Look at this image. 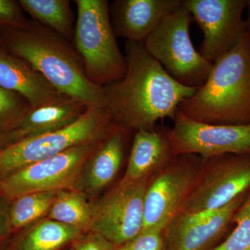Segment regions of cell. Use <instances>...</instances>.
Here are the masks:
<instances>
[{
    "instance_id": "cell-1",
    "label": "cell",
    "mask_w": 250,
    "mask_h": 250,
    "mask_svg": "<svg viewBox=\"0 0 250 250\" xmlns=\"http://www.w3.org/2000/svg\"><path fill=\"white\" fill-rule=\"evenodd\" d=\"M126 71L105 85V107L123 129L152 130L160 120H173L179 106L197 88L181 84L145 48L142 42H125Z\"/></svg>"
},
{
    "instance_id": "cell-2",
    "label": "cell",
    "mask_w": 250,
    "mask_h": 250,
    "mask_svg": "<svg viewBox=\"0 0 250 250\" xmlns=\"http://www.w3.org/2000/svg\"><path fill=\"white\" fill-rule=\"evenodd\" d=\"M1 31L7 52L29 62L60 93L88 106L105 107L104 88L88 80L80 54L65 38L35 21L25 29Z\"/></svg>"
},
{
    "instance_id": "cell-3",
    "label": "cell",
    "mask_w": 250,
    "mask_h": 250,
    "mask_svg": "<svg viewBox=\"0 0 250 250\" xmlns=\"http://www.w3.org/2000/svg\"><path fill=\"white\" fill-rule=\"evenodd\" d=\"M246 27L231 50L213 63L209 76L179 109L211 125H250V0Z\"/></svg>"
},
{
    "instance_id": "cell-4",
    "label": "cell",
    "mask_w": 250,
    "mask_h": 250,
    "mask_svg": "<svg viewBox=\"0 0 250 250\" xmlns=\"http://www.w3.org/2000/svg\"><path fill=\"white\" fill-rule=\"evenodd\" d=\"M75 4L77 20L74 39L85 75L101 86L121 80L126 74V59L112 28L109 1L76 0Z\"/></svg>"
},
{
    "instance_id": "cell-5",
    "label": "cell",
    "mask_w": 250,
    "mask_h": 250,
    "mask_svg": "<svg viewBox=\"0 0 250 250\" xmlns=\"http://www.w3.org/2000/svg\"><path fill=\"white\" fill-rule=\"evenodd\" d=\"M114 124L106 108L88 106L77 121L63 129L11 143L0 150V179L77 145L102 139Z\"/></svg>"
},
{
    "instance_id": "cell-6",
    "label": "cell",
    "mask_w": 250,
    "mask_h": 250,
    "mask_svg": "<svg viewBox=\"0 0 250 250\" xmlns=\"http://www.w3.org/2000/svg\"><path fill=\"white\" fill-rule=\"evenodd\" d=\"M192 15L183 6L167 16L144 41L143 45L174 80L198 89L208 80L213 64L192 45Z\"/></svg>"
},
{
    "instance_id": "cell-7",
    "label": "cell",
    "mask_w": 250,
    "mask_h": 250,
    "mask_svg": "<svg viewBox=\"0 0 250 250\" xmlns=\"http://www.w3.org/2000/svg\"><path fill=\"white\" fill-rule=\"evenodd\" d=\"M104 137L77 145L0 179V197L11 201L26 194L68 189L80 178L87 161Z\"/></svg>"
},
{
    "instance_id": "cell-8",
    "label": "cell",
    "mask_w": 250,
    "mask_h": 250,
    "mask_svg": "<svg viewBox=\"0 0 250 250\" xmlns=\"http://www.w3.org/2000/svg\"><path fill=\"white\" fill-rule=\"evenodd\" d=\"M202 167L180 213L213 211L250 190V155L203 159Z\"/></svg>"
},
{
    "instance_id": "cell-9",
    "label": "cell",
    "mask_w": 250,
    "mask_h": 250,
    "mask_svg": "<svg viewBox=\"0 0 250 250\" xmlns=\"http://www.w3.org/2000/svg\"><path fill=\"white\" fill-rule=\"evenodd\" d=\"M174 157L148 185L142 231H165L180 213L198 177L202 163L197 155Z\"/></svg>"
},
{
    "instance_id": "cell-10",
    "label": "cell",
    "mask_w": 250,
    "mask_h": 250,
    "mask_svg": "<svg viewBox=\"0 0 250 250\" xmlns=\"http://www.w3.org/2000/svg\"><path fill=\"white\" fill-rule=\"evenodd\" d=\"M174 156L210 159L225 154L250 155V125H211L192 120L178 110L172 128L166 129Z\"/></svg>"
},
{
    "instance_id": "cell-11",
    "label": "cell",
    "mask_w": 250,
    "mask_h": 250,
    "mask_svg": "<svg viewBox=\"0 0 250 250\" xmlns=\"http://www.w3.org/2000/svg\"><path fill=\"white\" fill-rule=\"evenodd\" d=\"M149 178L108 192L93 207L90 230L115 246L133 239L141 232L144 200Z\"/></svg>"
},
{
    "instance_id": "cell-12",
    "label": "cell",
    "mask_w": 250,
    "mask_h": 250,
    "mask_svg": "<svg viewBox=\"0 0 250 250\" xmlns=\"http://www.w3.org/2000/svg\"><path fill=\"white\" fill-rule=\"evenodd\" d=\"M248 0H184V6L203 32L200 53L214 63L236 45L246 27Z\"/></svg>"
},
{
    "instance_id": "cell-13",
    "label": "cell",
    "mask_w": 250,
    "mask_h": 250,
    "mask_svg": "<svg viewBox=\"0 0 250 250\" xmlns=\"http://www.w3.org/2000/svg\"><path fill=\"white\" fill-rule=\"evenodd\" d=\"M248 192L220 209L179 213L164 231L166 250H210L214 248L233 224V216Z\"/></svg>"
},
{
    "instance_id": "cell-14",
    "label": "cell",
    "mask_w": 250,
    "mask_h": 250,
    "mask_svg": "<svg viewBox=\"0 0 250 250\" xmlns=\"http://www.w3.org/2000/svg\"><path fill=\"white\" fill-rule=\"evenodd\" d=\"M184 0H116L109 6L116 37L141 42L167 16L184 6Z\"/></svg>"
},
{
    "instance_id": "cell-15",
    "label": "cell",
    "mask_w": 250,
    "mask_h": 250,
    "mask_svg": "<svg viewBox=\"0 0 250 250\" xmlns=\"http://www.w3.org/2000/svg\"><path fill=\"white\" fill-rule=\"evenodd\" d=\"M88 106L64 95L39 107L30 108L9 132L11 143L63 129L75 123Z\"/></svg>"
},
{
    "instance_id": "cell-16",
    "label": "cell",
    "mask_w": 250,
    "mask_h": 250,
    "mask_svg": "<svg viewBox=\"0 0 250 250\" xmlns=\"http://www.w3.org/2000/svg\"><path fill=\"white\" fill-rule=\"evenodd\" d=\"M0 86L19 94L30 108L39 107L64 95L29 62L0 49Z\"/></svg>"
},
{
    "instance_id": "cell-17",
    "label": "cell",
    "mask_w": 250,
    "mask_h": 250,
    "mask_svg": "<svg viewBox=\"0 0 250 250\" xmlns=\"http://www.w3.org/2000/svg\"><path fill=\"white\" fill-rule=\"evenodd\" d=\"M174 158L165 130H140L135 134L127 167L118 184L131 185L150 177Z\"/></svg>"
},
{
    "instance_id": "cell-18",
    "label": "cell",
    "mask_w": 250,
    "mask_h": 250,
    "mask_svg": "<svg viewBox=\"0 0 250 250\" xmlns=\"http://www.w3.org/2000/svg\"><path fill=\"white\" fill-rule=\"evenodd\" d=\"M126 131L115 123L105 136L87 161L85 172L80 177L82 189L94 193L115 179L124 161Z\"/></svg>"
},
{
    "instance_id": "cell-19",
    "label": "cell",
    "mask_w": 250,
    "mask_h": 250,
    "mask_svg": "<svg viewBox=\"0 0 250 250\" xmlns=\"http://www.w3.org/2000/svg\"><path fill=\"white\" fill-rule=\"evenodd\" d=\"M82 231L55 220L38 224L20 237L13 250H58L80 239Z\"/></svg>"
},
{
    "instance_id": "cell-20",
    "label": "cell",
    "mask_w": 250,
    "mask_h": 250,
    "mask_svg": "<svg viewBox=\"0 0 250 250\" xmlns=\"http://www.w3.org/2000/svg\"><path fill=\"white\" fill-rule=\"evenodd\" d=\"M34 21L70 40L74 36L73 15L69 0H20Z\"/></svg>"
},
{
    "instance_id": "cell-21",
    "label": "cell",
    "mask_w": 250,
    "mask_h": 250,
    "mask_svg": "<svg viewBox=\"0 0 250 250\" xmlns=\"http://www.w3.org/2000/svg\"><path fill=\"white\" fill-rule=\"evenodd\" d=\"M93 207L82 192L59 190L49 211V218L82 231L89 229Z\"/></svg>"
},
{
    "instance_id": "cell-22",
    "label": "cell",
    "mask_w": 250,
    "mask_h": 250,
    "mask_svg": "<svg viewBox=\"0 0 250 250\" xmlns=\"http://www.w3.org/2000/svg\"><path fill=\"white\" fill-rule=\"evenodd\" d=\"M57 192H34L11 200L8 209V222L11 232L25 228L49 213Z\"/></svg>"
},
{
    "instance_id": "cell-23",
    "label": "cell",
    "mask_w": 250,
    "mask_h": 250,
    "mask_svg": "<svg viewBox=\"0 0 250 250\" xmlns=\"http://www.w3.org/2000/svg\"><path fill=\"white\" fill-rule=\"evenodd\" d=\"M233 231L210 250H250V190L233 216Z\"/></svg>"
},
{
    "instance_id": "cell-24",
    "label": "cell",
    "mask_w": 250,
    "mask_h": 250,
    "mask_svg": "<svg viewBox=\"0 0 250 250\" xmlns=\"http://www.w3.org/2000/svg\"><path fill=\"white\" fill-rule=\"evenodd\" d=\"M29 108L21 95L0 86V130L9 131Z\"/></svg>"
},
{
    "instance_id": "cell-25",
    "label": "cell",
    "mask_w": 250,
    "mask_h": 250,
    "mask_svg": "<svg viewBox=\"0 0 250 250\" xmlns=\"http://www.w3.org/2000/svg\"><path fill=\"white\" fill-rule=\"evenodd\" d=\"M113 250H166L164 231L155 229L141 231L133 239L114 246Z\"/></svg>"
},
{
    "instance_id": "cell-26",
    "label": "cell",
    "mask_w": 250,
    "mask_h": 250,
    "mask_svg": "<svg viewBox=\"0 0 250 250\" xmlns=\"http://www.w3.org/2000/svg\"><path fill=\"white\" fill-rule=\"evenodd\" d=\"M19 1L0 0V27L25 29L29 22L22 13Z\"/></svg>"
},
{
    "instance_id": "cell-27",
    "label": "cell",
    "mask_w": 250,
    "mask_h": 250,
    "mask_svg": "<svg viewBox=\"0 0 250 250\" xmlns=\"http://www.w3.org/2000/svg\"><path fill=\"white\" fill-rule=\"evenodd\" d=\"M114 245L96 233H92L81 238L75 245L74 250H113Z\"/></svg>"
},
{
    "instance_id": "cell-28",
    "label": "cell",
    "mask_w": 250,
    "mask_h": 250,
    "mask_svg": "<svg viewBox=\"0 0 250 250\" xmlns=\"http://www.w3.org/2000/svg\"><path fill=\"white\" fill-rule=\"evenodd\" d=\"M9 203V200L0 197V242L9 238L12 233L8 222Z\"/></svg>"
},
{
    "instance_id": "cell-29",
    "label": "cell",
    "mask_w": 250,
    "mask_h": 250,
    "mask_svg": "<svg viewBox=\"0 0 250 250\" xmlns=\"http://www.w3.org/2000/svg\"><path fill=\"white\" fill-rule=\"evenodd\" d=\"M9 144H11V140L9 132L0 130V150Z\"/></svg>"
},
{
    "instance_id": "cell-30",
    "label": "cell",
    "mask_w": 250,
    "mask_h": 250,
    "mask_svg": "<svg viewBox=\"0 0 250 250\" xmlns=\"http://www.w3.org/2000/svg\"><path fill=\"white\" fill-rule=\"evenodd\" d=\"M4 241H5V240H4ZM4 241H2L0 242V247H1V244H2L3 242H4Z\"/></svg>"
},
{
    "instance_id": "cell-31",
    "label": "cell",
    "mask_w": 250,
    "mask_h": 250,
    "mask_svg": "<svg viewBox=\"0 0 250 250\" xmlns=\"http://www.w3.org/2000/svg\"></svg>"
}]
</instances>
